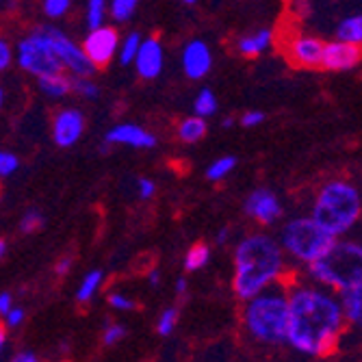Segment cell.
I'll return each mask as SVG.
<instances>
[{
  "label": "cell",
  "instance_id": "8992f818",
  "mask_svg": "<svg viewBox=\"0 0 362 362\" xmlns=\"http://www.w3.org/2000/svg\"><path fill=\"white\" fill-rule=\"evenodd\" d=\"M278 239L298 267H308L310 262L319 260L337 241L327 230H323L313 215H300L288 219L278 233Z\"/></svg>",
  "mask_w": 362,
  "mask_h": 362
},
{
  "label": "cell",
  "instance_id": "5b68a950",
  "mask_svg": "<svg viewBox=\"0 0 362 362\" xmlns=\"http://www.w3.org/2000/svg\"><path fill=\"white\" fill-rule=\"evenodd\" d=\"M304 278L337 293L362 284V239L341 237L319 260L304 267Z\"/></svg>",
  "mask_w": 362,
  "mask_h": 362
},
{
  "label": "cell",
  "instance_id": "2e32d148",
  "mask_svg": "<svg viewBox=\"0 0 362 362\" xmlns=\"http://www.w3.org/2000/svg\"><path fill=\"white\" fill-rule=\"evenodd\" d=\"M105 141L109 144H119V146H128V148H139V150H148L156 146V137L148 130H144L137 124H117L111 130H107Z\"/></svg>",
  "mask_w": 362,
  "mask_h": 362
},
{
  "label": "cell",
  "instance_id": "4dcf8cb0",
  "mask_svg": "<svg viewBox=\"0 0 362 362\" xmlns=\"http://www.w3.org/2000/svg\"><path fill=\"white\" fill-rule=\"evenodd\" d=\"M72 89L76 95L85 98V100H95L100 95V89L91 81V76H72Z\"/></svg>",
  "mask_w": 362,
  "mask_h": 362
},
{
  "label": "cell",
  "instance_id": "7dc6e473",
  "mask_svg": "<svg viewBox=\"0 0 362 362\" xmlns=\"http://www.w3.org/2000/svg\"><path fill=\"white\" fill-rule=\"evenodd\" d=\"M57 351H59V354H65V356H68V354H70V341H59V345H57Z\"/></svg>",
  "mask_w": 362,
  "mask_h": 362
},
{
  "label": "cell",
  "instance_id": "e575fe53",
  "mask_svg": "<svg viewBox=\"0 0 362 362\" xmlns=\"http://www.w3.org/2000/svg\"><path fill=\"white\" fill-rule=\"evenodd\" d=\"M20 170V158L13 152H0V176L9 178Z\"/></svg>",
  "mask_w": 362,
  "mask_h": 362
},
{
  "label": "cell",
  "instance_id": "681fc988",
  "mask_svg": "<svg viewBox=\"0 0 362 362\" xmlns=\"http://www.w3.org/2000/svg\"><path fill=\"white\" fill-rule=\"evenodd\" d=\"M221 126H223V128H230V126H233V117H226V119L221 122Z\"/></svg>",
  "mask_w": 362,
  "mask_h": 362
},
{
  "label": "cell",
  "instance_id": "cb8c5ba5",
  "mask_svg": "<svg viewBox=\"0 0 362 362\" xmlns=\"http://www.w3.org/2000/svg\"><path fill=\"white\" fill-rule=\"evenodd\" d=\"M178 319H180V313L176 306H168V308H163L160 315L156 317V334L163 337V339H168L176 332V327H178Z\"/></svg>",
  "mask_w": 362,
  "mask_h": 362
},
{
  "label": "cell",
  "instance_id": "bcb514c9",
  "mask_svg": "<svg viewBox=\"0 0 362 362\" xmlns=\"http://www.w3.org/2000/svg\"><path fill=\"white\" fill-rule=\"evenodd\" d=\"M228 239H230V230H228V228H221V233L217 235V243H219V245H226Z\"/></svg>",
  "mask_w": 362,
  "mask_h": 362
},
{
  "label": "cell",
  "instance_id": "d4e9b609",
  "mask_svg": "<svg viewBox=\"0 0 362 362\" xmlns=\"http://www.w3.org/2000/svg\"><path fill=\"white\" fill-rule=\"evenodd\" d=\"M141 44H144V37L139 35V33H128V35H126V37L122 40V44H119V52H117L119 63H122V65L135 63Z\"/></svg>",
  "mask_w": 362,
  "mask_h": 362
},
{
  "label": "cell",
  "instance_id": "4316f807",
  "mask_svg": "<svg viewBox=\"0 0 362 362\" xmlns=\"http://www.w3.org/2000/svg\"><path fill=\"white\" fill-rule=\"evenodd\" d=\"M217 107H219V103H217L215 93H213L211 89L204 87L200 93H197V98H195V103H193V113H195V115H200V117H211V115L217 113Z\"/></svg>",
  "mask_w": 362,
  "mask_h": 362
},
{
  "label": "cell",
  "instance_id": "f907efd6",
  "mask_svg": "<svg viewBox=\"0 0 362 362\" xmlns=\"http://www.w3.org/2000/svg\"><path fill=\"white\" fill-rule=\"evenodd\" d=\"M182 3H187V5H193V3H195V0H182Z\"/></svg>",
  "mask_w": 362,
  "mask_h": 362
},
{
  "label": "cell",
  "instance_id": "f1b7e54d",
  "mask_svg": "<svg viewBox=\"0 0 362 362\" xmlns=\"http://www.w3.org/2000/svg\"><path fill=\"white\" fill-rule=\"evenodd\" d=\"M137 0H111L109 3V13L115 22H128L135 16Z\"/></svg>",
  "mask_w": 362,
  "mask_h": 362
},
{
  "label": "cell",
  "instance_id": "ba28073f",
  "mask_svg": "<svg viewBox=\"0 0 362 362\" xmlns=\"http://www.w3.org/2000/svg\"><path fill=\"white\" fill-rule=\"evenodd\" d=\"M44 30L48 33V37L54 46V50L59 52L65 70H70L72 76H91L98 68L91 63V59L87 57L85 48L74 44L61 28L57 26H50V24H44Z\"/></svg>",
  "mask_w": 362,
  "mask_h": 362
},
{
  "label": "cell",
  "instance_id": "9c48e42d",
  "mask_svg": "<svg viewBox=\"0 0 362 362\" xmlns=\"http://www.w3.org/2000/svg\"><path fill=\"white\" fill-rule=\"evenodd\" d=\"M119 44L122 42H119L117 30L107 24L89 30L87 37L83 40V48L95 68H107V65L113 61V57L119 52Z\"/></svg>",
  "mask_w": 362,
  "mask_h": 362
},
{
  "label": "cell",
  "instance_id": "7c38bea8",
  "mask_svg": "<svg viewBox=\"0 0 362 362\" xmlns=\"http://www.w3.org/2000/svg\"><path fill=\"white\" fill-rule=\"evenodd\" d=\"M85 130V115L78 109H61L52 119V139L59 148H72Z\"/></svg>",
  "mask_w": 362,
  "mask_h": 362
},
{
  "label": "cell",
  "instance_id": "d590c367",
  "mask_svg": "<svg viewBox=\"0 0 362 362\" xmlns=\"http://www.w3.org/2000/svg\"><path fill=\"white\" fill-rule=\"evenodd\" d=\"M42 7L50 20H57V18H63L70 11V0H44Z\"/></svg>",
  "mask_w": 362,
  "mask_h": 362
},
{
  "label": "cell",
  "instance_id": "484cf974",
  "mask_svg": "<svg viewBox=\"0 0 362 362\" xmlns=\"http://www.w3.org/2000/svg\"><path fill=\"white\" fill-rule=\"evenodd\" d=\"M107 0H89L87 3V11H85V22H87V28L93 30V28H100L105 26V18H107Z\"/></svg>",
  "mask_w": 362,
  "mask_h": 362
},
{
  "label": "cell",
  "instance_id": "f6af8a7d",
  "mask_svg": "<svg viewBox=\"0 0 362 362\" xmlns=\"http://www.w3.org/2000/svg\"><path fill=\"white\" fill-rule=\"evenodd\" d=\"M7 343H9V330L3 327V330H0V351H3V356L7 354Z\"/></svg>",
  "mask_w": 362,
  "mask_h": 362
},
{
  "label": "cell",
  "instance_id": "c3c4849f",
  "mask_svg": "<svg viewBox=\"0 0 362 362\" xmlns=\"http://www.w3.org/2000/svg\"><path fill=\"white\" fill-rule=\"evenodd\" d=\"M7 256V241L3 239V241H0V258H5Z\"/></svg>",
  "mask_w": 362,
  "mask_h": 362
},
{
  "label": "cell",
  "instance_id": "52a82bcc",
  "mask_svg": "<svg viewBox=\"0 0 362 362\" xmlns=\"http://www.w3.org/2000/svg\"><path fill=\"white\" fill-rule=\"evenodd\" d=\"M16 61H18V65L24 72H28L30 76H35V78L57 74V72L65 70L59 52L54 50L48 33L44 30V24L35 26L24 40L18 42Z\"/></svg>",
  "mask_w": 362,
  "mask_h": 362
},
{
  "label": "cell",
  "instance_id": "e0dca14e",
  "mask_svg": "<svg viewBox=\"0 0 362 362\" xmlns=\"http://www.w3.org/2000/svg\"><path fill=\"white\" fill-rule=\"evenodd\" d=\"M341 302L347 319V330L362 334V284L341 293Z\"/></svg>",
  "mask_w": 362,
  "mask_h": 362
},
{
  "label": "cell",
  "instance_id": "ffe728a7",
  "mask_svg": "<svg viewBox=\"0 0 362 362\" xmlns=\"http://www.w3.org/2000/svg\"><path fill=\"white\" fill-rule=\"evenodd\" d=\"M105 284V272L103 269H91L83 276L81 284L76 286V302L78 304H89L98 295V291Z\"/></svg>",
  "mask_w": 362,
  "mask_h": 362
},
{
  "label": "cell",
  "instance_id": "8d00e7d4",
  "mask_svg": "<svg viewBox=\"0 0 362 362\" xmlns=\"http://www.w3.org/2000/svg\"><path fill=\"white\" fill-rule=\"evenodd\" d=\"M156 193V182L152 178H139L137 180V195L141 200H152Z\"/></svg>",
  "mask_w": 362,
  "mask_h": 362
},
{
  "label": "cell",
  "instance_id": "5bb4252c",
  "mask_svg": "<svg viewBox=\"0 0 362 362\" xmlns=\"http://www.w3.org/2000/svg\"><path fill=\"white\" fill-rule=\"evenodd\" d=\"M213 68V54L206 42L202 40H191L182 48V70L191 81L204 78Z\"/></svg>",
  "mask_w": 362,
  "mask_h": 362
},
{
  "label": "cell",
  "instance_id": "836d02e7",
  "mask_svg": "<svg viewBox=\"0 0 362 362\" xmlns=\"http://www.w3.org/2000/svg\"><path fill=\"white\" fill-rule=\"evenodd\" d=\"M24 321H26V310L22 306H18V304L3 317V323H5V327H7L9 332L20 330V327L24 325Z\"/></svg>",
  "mask_w": 362,
  "mask_h": 362
},
{
  "label": "cell",
  "instance_id": "b9f144b4",
  "mask_svg": "<svg viewBox=\"0 0 362 362\" xmlns=\"http://www.w3.org/2000/svg\"><path fill=\"white\" fill-rule=\"evenodd\" d=\"M72 258L70 256H63V258H59L57 260V265H54V274L59 276V278H63V276H68L70 272H72Z\"/></svg>",
  "mask_w": 362,
  "mask_h": 362
},
{
  "label": "cell",
  "instance_id": "7402d4cb",
  "mask_svg": "<svg viewBox=\"0 0 362 362\" xmlns=\"http://www.w3.org/2000/svg\"><path fill=\"white\" fill-rule=\"evenodd\" d=\"M337 40H343V42H349V44H356L362 48V11L347 16L339 22Z\"/></svg>",
  "mask_w": 362,
  "mask_h": 362
},
{
  "label": "cell",
  "instance_id": "f546056e",
  "mask_svg": "<svg viewBox=\"0 0 362 362\" xmlns=\"http://www.w3.org/2000/svg\"><path fill=\"white\" fill-rule=\"evenodd\" d=\"M128 330L126 325L119 323V321H111L103 327V345L105 347H115L117 343H122L126 339Z\"/></svg>",
  "mask_w": 362,
  "mask_h": 362
},
{
  "label": "cell",
  "instance_id": "7a4b0ae2",
  "mask_svg": "<svg viewBox=\"0 0 362 362\" xmlns=\"http://www.w3.org/2000/svg\"><path fill=\"white\" fill-rule=\"evenodd\" d=\"M288 278V256L278 237L269 233H250L239 239L233 254V293L247 302L269 286Z\"/></svg>",
  "mask_w": 362,
  "mask_h": 362
},
{
  "label": "cell",
  "instance_id": "f35d334b",
  "mask_svg": "<svg viewBox=\"0 0 362 362\" xmlns=\"http://www.w3.org/2000/svg\"><path fill=\"white\" fill-rule=\"evenodd\" d=\"M262 122H265V113L262 111H245L241 115V126H245V128H254Z\"/></svg>",
  "mask_w": 362,
  "mask_h": 362
},
{
  "label": "cell",
  "instance_id": "ab89813d",
  "mask_svg": "<svg viewBox=\"0 0 362 362\" xmlns=\"http://www.w3.org/2000/svg\"><path fill=\"white\" fill-rule=\"evenodd\" d=\"M11 61H13V50L9 46V42L3 40L0 42V70H7L11 65Z\"/></svg>",
  "mask_w": 362,
  "mask_h": 362
},
{
  "label": "cell",
  "instance_id": "816d5d0a",
  "mask_svg": "<svg viewBox=\"0 0 362 362\" xmlns=\"http://www.w3.org/2000/svg\"><path fill=\"white\" fill-rule=\"evenodd\" d=\"M282 3H291V0H282Z\"/></svg>",
  "mask_w": 362,
  "mask_h": 362
},
{
  "label": "cell",
  "instance_id": "8fae6325",
  "mask_svg": "<svg viewBox=\"0 0 362 362\" xmlns=\"http://www.w3.org/2000/svg\"><path fill=\"white\" fill-rule=\"evenodd\" d=\"M362 61V48L343 40L327 42L323 48L321 68L327 72H347Z\"/></svg>",
  "mask_w": 362,
  "mask_h": 362
},
{
  "label": "cell",
  "instance_id": "74e56055",
  "mask_svg": "<svg viewBox=\"0 0 362 362\" xmlns=\"http://www.w3.org/2000/svg\"><path fill=\"white\" fill-rule=\"evenodd\" d=\"M5 362H42V358L33 349H20V351L11 354Z\"/></svg>",
  "mask_w": 362,
  "mask_h": 362
},
{
  "label": "cell",
  "instance_id": "83f0119b",
  "mask_svg": "<svg viewBox=\"0 0 362 362\" xmlns=\"http://www.w3.org/2000/svg\"><path fill=\"white\" fill-rule=\"evenodd\" d=\"M237 168V158L235 156H221L217 160H213L211 165L206 168V178L213 180V182H219L223 180L230 172Z\"/></svg>",
  "mask_w": 362,
  "mask_h": 362
},
{
  "label": "cell",
  "instance_id": "60d3db41",
  "mask_svg": "<svg viewBox=\"0 0 362 362\" xmlns=\"http://www.w3.org/2000/svg\"><path fill=\"white\" fill-rule=\"evenodd\" d=\"M16 295L11 293V291H3V293H0V315H7L13 306H16Z\"/></svg>",
  "mask_w": 362,
  "mask_h": 362
},
{
  "label": "cell",
  "instance_id": "44dd1931",
  "mask_svg": "<svg viewBox=\"0 0 362 362\" xmlns=\"http://www.w3.org/2000/svg\"><path fill=\"white\" fill-rule=\"evenodd\" d=\"M206 117H200V115H191V117H185L180 124H178V137L180 141L185 144H197L204 135H206Z\"/></svg>",
  "mask_w": 362,
  "mask_h": 362
},
{
  "label": "cell",
  "instance_id": "ee69618b",
  "mask_svg": "<svg viewBox=\"0 0 362 362\" xmlns=\"http://www.w3.org/2000/svg\"><path fill=\"white\" fill-rule=\"evenodd\" d=\"M148 284H150V286H158V284H160V269L154 267V269L148 272Z\"/></svg>",
  "mask_w": 362,
  "mask_h": 362
},
{
  "label": "cell",
  "instance_id": "6da1fadb",
  "mask_svg": "<svg viewBox=\"0 0 362 362\" xmlns=\"http://www.w3.org/2000/svg\"><path fill=\"white\" fill-rule=\"evenodd\" d=\"M347 332L341 293L308 278L288 282L286 349L302 360L330 358Z\"/></svg>",
  "mask_w": 362,
  "mask_h": 362
},
{
  "label": "cell",
  "instance_id": "603a6c76",
  "mask_svg": "<svg viewBox=\"0 0 362 362\" xmlns=\"http://www.w3.org/2000/svg\"><path fill=\"white\" fill-rule=\"evenodd\" d=\"M211 262V247L206 243H193L187 254H185V260H182V265L187 272H200L204 269L206 265Z\"/></svg>",
  "mask_w": 362,
  "mask_h": 362
},
{
  "label": "cell",
  "instance_id": "d6986e66",
  "mask_svg": "<svg viewBox=\"0 0 362 362\" xmlns=\"http://www.w3.org/2000/svg\"><path fill=\"white\" fill-rule=\"evenodd\" d=\"M37 85L42 89L44 95L52 98V100H61L68 93H72V76L63 74V72H57V74H48V76H40L37 78Z\"/></svg>",
  "mask_w": 362,
  "mask_h": 362
},
{
  "label": "cell",
  "instance_id": "30bf717a",
  "mask_svg": "<svg viewBox=\"0 0 362 362\" xmlns=\"http://www.w3.org/2000/svg\"><path fill=\"white\" fill-rule=\"evenodd\" d=\"M245 215L260 226H274L282 217L280 197L269 189H256L245 200Z\"/></svg>",
  "mask_w": 362,
  "mask_h": 362
},
{
  "label": "cell",
  "instance_id": "3957f363",
  "mask_svg": "<svg viewBox=\"0 0 362 362\" xmlns=\"http://www.w3.org/2000/svg\"><path fill=\"white\" fill-rule=\"evenodd\" d=\"M243 337L265 349L286 347L288 341V282L269 286L256 298L243 302L241 310Z\"/></svg>",
  "mask_w": 362,
  "mask_h": 362
},
{
  "label": "cell",
  "instance_id": "4fadbf2b",
  "mask_svg": "<svg viewBox=\"0 0 362 362\" xmlns=\"http://www.w3.org/2000/svg\"><path fill=\"white\" fill-rule=\"evenodd\" d=\"M323 48L325 44L319 37L313 35H298L293 37L286 46V57L291 63H295L298 68H321L323 61Z\"/></svg>",
  "mask_w": 362,
  "mask_h": 362
},
{
  "label": "cell",
  "instance_id": "ac0fdd59",
  "mask_svg": "<svg viewBox=\"0 0 362 362\" xmlns=\"http://www.w3.org/2000/svg\"><path fill=\"white\" fill-rule=\"evenodd\" d=\"M272 44H274V33L269 28H258V30L250 33V35L239 37L237 50L243 57H258L265 50H269Z\"/></svg>",
  "mask_w": 362,
  "mask_h": 362
},
{
  "label": "cell",
  "instance_id": "7bdbcfd3",
  "mask_svg": "<svg viewBox=\"0 0 362 362\" xmlns=\"http://www.w3.org/2000/svg\"><path fill=\"white\" fill-rule=\"evenodd\" d=\"M174 293L178 295V298H185V295L189 293V280H187L185 276L176 278V282H174Z\"/></svg>",
  "mask_w": 362,
  "mask_h": 362
},
{
  "label": "cell",
  "instance_id": "9a60e30c",
  "mask_svg": "<svg viewBox=\"0 0 362 362\" xmlns=\"http://www.w3.org/2000/svg\"><path fill=\"white\" fill-rule=\"evenodd\" d=\"M163 61H165V52L160 42L156 37H146L135 59V70L141 78L152 81L163 72Z\"/></svg>",
  "mask_w": 362,
  "mask_h": 362
},
{
  "label": "cell",
  "instance_id": "277c9868",
  "mask_svg": "<svg viewBox=\"0 0 362 362\" xmlns=\"http://www.w3.org/2000/svg\"><path fill=\"white\" fill-rule=\"evenodd\" d=\"M310 215L334 239L349 237L362 221V189L347 178H332L319 187Z\"/></svg>",
  "mask_w": 362,
  "mask_h": 362
},
{
  "label": "cell",
  "instance_id": "1f68e13d",
  "mask_svg": "<svg viewBox=\"0 0 362 362\" xmlns=\"http://www.w3.org/2000/svg\"><path fill=\"white\" fill-rule=\"evenodd\" d=\"M107 302H109L111 310H115V313H133V310L137 308L135 298H130L128 293H122V291H113V293H109Z\"/></svg>",
  "mask_w": 362,
  "mask_h": 362
},
{
  "label": "cell",
  "instance_id": "d6a6232c",
  "mask_svg": "<svg viewBox=\"0 0 362 362\" xmlns=\"http://www.w3.org/2000/svg\"><path fill=\"white\" fill-rule=\"evenodd\" d=\"M44 221H46V219H44V215H42L40 211L30 209V211H26V213L22 215V219H20V233H24V235L37 233V230H42Z\"/></svg>",
  "mask_w": 362,
  "mask_h": 362
}]
</instances>
